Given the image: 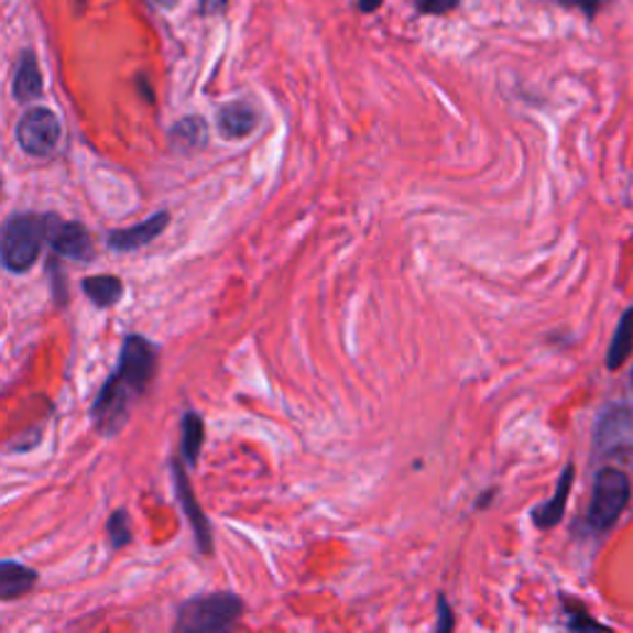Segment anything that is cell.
<instances>
[{
	"instance_id": "d6986e66",
	"label": "cell",
	"mask_w": 633,
	"mask_h": 633,
	"mask_svg": "<svg viewBox=\"0 0 633 633\" xmlns=\"http://www.w3.org/2000/svg\"><path fill=\"white\" fill-rule=\"evenodd\" d=\"M555 3L561 8H577L581 13H587V18H594L604 6V0H555Z\"/></svg>"
},
{
	"instance_id": "30bf717a",
	"label": "cell",
	"mask_w": 633,
	"mask_h": 633,
	"mask_svg": "<svg viewBox=\"0 0 633 633\" xmlns=\"http://www.w3.org/2000/svg\"><path fill=\"white\" fill-rule=\"evenodd\" d=\"M258 127V112L248 102H230L220 107L218 129L226 139H243Z\"/></svg>"
},
{
	"instance_id": "7c38bea8",
	"label": "cell",
	"mask_w": 633,
	"mask_h": 633,
	"mask_svg": "<svg viewBox=\"0 0 633 633\" xmlns=\"http://www.w3.org/2000/svg\"><path fill=\"white\" fill-rule=\"evenodd\" d=\"M571 480H575V468H567L565 473H561L559 480V488H557V495L552 498L545 505L535 510V522L537 527H555L557 522L565 515V508H567V500H569V490H571Z\"/></svg>"
},
{
	"instance_id": "ffe728a7",
	"label": "cell",
	"mask_w": 633,
	"mask_h": 633,
	"mask_svg": "<svg viewBox=\"0 0 633 633\" xmlns=\"http://www.w3.org/2000/svg\"><path fill=\"white\" fill-rule=\"evenodd\" d=\"M228 6V0H200V10H204V13H220V10H223Z\"/></svg>"
},
{
	"instance_id": "8992f818",
	"label": "cell",
	"mask_w": 633,
	"mask_h": 633,
	"mask_svg": "<svg viewBox=\"0 0 633 633\" xmlns=\"http://www.w3.org/2000/svg\"><path fill=\"white\" fill-rule=\"evenodd\" d=\"M47 243L53 253L69 260H92V238H89L87 228L83 223H69V220H59L57 216H50V230Z\"/></svg>"
},
{
	"instance_id": "cb8c5ba5",
	"label": "cell",
	"mask_w": 633,
	"mask_h": 633,
	"mask_svg": "<svg viewBox=\"0 0 633 633\" xmlns=\"http://www.w3.org/2000/svg\"><path fill=\"white\" fill-rule=\"evenodd\" d=\"M631 381H633V371H631Z\"/></svg>"
},
{
	"instance_id": "7402d4cb",
	"label": "cell",
	"mask_w": 633,
	"mask_h": 633,
	"mask_svg": "<svg viewBox=\"0 0 633 633\" xmlns=\"http://www.w3.org/2000/svg\"><path fill=\"white\" fill-rule=\"evenodd\" d=\"M440 619H444V621H440V626H438L440 631L454 626V621H450V611H448V604H446L444 599H440Z\"/></svg>"
},
{
	"instance_id": "ac0fdd59",
	"label": "cell",
	"mask_w": 633,
	"mask_h": 633,
	"mask_svg": "<svg viewBox=\"0 0 633 633\" xmlns=\"http://www.w3.org/2000/svg\"><path fill=\"white\" fill-rule=\"evenodd\" d=\"M414 6L424 15H446L460 6V0H414Z\"/></svg>"
},
{
	"instance_id": "3957f363",
	"label": "cell",
	"mask_w": 633,
	"mask_h": 633,
	"mask_svg": "<svg viewBox=\"0 0 633 633\" xmlns=\"http://www.w3.org/2000/svg\"><path fill=\"white\" fill-rule=\"evenodd\" d=\"M243 614V601L233 594H210L181 604L176 614V631L214 633L226 631Z\"/></svg>"
},
{
	"instance_id": "44dd1931",
	"label": "cell",
	"mask_w": 633,
	"mask_h": 633,
	"mask_svg": "<svg viewBox=\"0 0 633 633\" xmlns=\"http://www.w3.org/2000/svg\"><path fill=\"white\" fill-rule=\"evenodd\" d=\"M381 6H384V0H357V8L361 13H376Z\"/></svg>"
},
{
	"instance_id": "2e32d148",
	"label": "cell",
	"mask_w": 633,
	"mask_h": 633,
	"mask_svg": "<svg viewBox=\"0 0 633 633\" xmlns=\"http://www.w3.org/2000/svg\"><path fill=\"white\" fill-rule=\"evenodd\" d=\"M181 454H184L188 466H196L200 448H204V421H200L198 414H186L184 424H181Z\"/></svg>"
},
{
	"instance_id": "9a60e30c",
	"label": "cell",
	"mask_w": 633,
	"mask_h": 633,
	"mask_svg": "<svg viewBox=\"0 0 633 633\" xmlns=\"http://www.w3.org/2000/svg\"><path fill=\"white\" fill-rule=\"evenodd\" d=\"M631 351H633V309H629V313L621 317L614 331V339H611L607 357L609 369H619L631 357Z\"/></svg>"
},
{
	"instance_id": "5b68a950",
	"label": "cell",
	"mask_w": 633,
	"mask_h": 633,
	"mask_svg": "<svg viewBox=\"0 0 633 633\" xmlns=\"http://www.w3.org/2000/svg\"><path fill=\"white\" fill-rule=\"evenodd\" d=\"M59 119L50 112V109L35 107L30 112L23 114V119L18 122L15 139L20 149L30 156H50L59 144Z\"/></svg>"
},
{
	"instance_id": "e0dca14e",
	"label": "cell",
	"mask_w": 633,
	"mask_h": 633,
	"mask_svg": "<svg viewBox=\"0 0 633 633\" xmlns=\"http://www.w3.org/2000/svg\"><path fill=\"white\" fill-rule=\"evenodd\" d=\"M109 539H112V547H127L129 542H132V527H129V517L124 510H117L112 512V517H109Z\"/></svg>"
},
{
	"instance_id": "ba28073f",
	"label": "cell",
	"mask_w": 633,
	"mask_h": 633,
	"mask_svg": "<svg viewBox=\"0 0 633 633\" xmlns=\"http://www.w3.org/2000/svg\"><path fill=\"white\" fill-rule=\"evenodd\" d=\"M174 476H176V488H178L181 505H184L186 515H188V520H190V525H194L198 545H200V549L206 552V555H210V549H214V542H210V525H208V520H206V515H204V510H200V505H198L196 498H194V490H190V485H188L184 468L174 466Z\"/></svg>"
},
{
	"instance_id": "5bb4252c",
	"label": "cell",
	"mask_w": 633,
	"mask_h": 633,
	"mask_svg": "<svg viewBox=\"0 0 633 633\" xmlns=\"http://www.w3.org/2000/svg\"><path fill=\"white\" fill-rule=\"evenodd\" d=\"M208 129L200 117H186L171 129V144H174L178 152H196L206 144Z\"/></svg>"
},
{
	"instance_id": "8fae6325",
	"label": "cell",
	"mask_w": 633,
	"mask_h": 633,
	"mask_svg": "<svg viewBox=\"0 0 633 633\" xmlns=\"http://www.w3.org/2000/svg\"><path fill=\"white\" fill-rule=\"evenodd\" d=\"M13 95L18 102H33L40 95H43V75H40V65L35 55L23 53L15 69V79H13Z\"/></svg>"
},
{
	"instance_id": "277c9868",
	"label": "cell",
	"mask_w": 633,
	"mask_h": 633,
	"mask_svg": "<svg viewBox=\"0 0 633 633\" xmlns=\"http://www.w3.org/2000/svg\"><path fill=\"white\" fill-rule=\"evenodd\" d=\"M631 495L629 478L616 468L601 470L594 482V495L589 505V525L594 530H609L619 520Z\"/></svg>"
},
{
	"instance_id": "6da1fadb",
	"label": "cell",
	"mask_w": 633,
	"mask_h": 633,
	"mask_svg": "<svg viewBox=\"0 0 633 633\" xmlns=\"http://www.w3.org/2000/svg\"><path fill=\"white\" fill-rule=\"evenodd\" d=\"M156 349L152 341L132 335L124 339L119 367L107 384L99 391L92 406L95 428L105 436H114L122 430L129 418V406L137 396L144 394L149 381L156 374Z\"/></svg>"
},
{
	"instance_id": "4fadbf2b",
	"label": "cell",
	"mask_w": 633,
	"mask_h": 633,
	"mask_svg": "<svg viewBox=\"0 0 633 633\" xmlns=\"http://www.w3.org/2000/svg\"><path fill=\"white\" fill-rule=\"evenodd\" d=\"M83 290L97 307H112L122 299L124 283L114 275H92L85 280Z\"/></svg>"
},
{
	"instance_id": "9c48e42d",
	"label": "cell",
	"mask_w": 633,
	"mask_h": 633,
	"mask_svg": "<svg viewBox=\"0 0 633 633\" xmlns=\"http://www.w3.org/2000/svg\"><path fill=\"white\" fill-rule=\"evenodd\" d=\"M37 585V571L20 561L3 559L0 561V601H15L33 591Z\"/></svg>"
},
{
	"instance_id": "7a4b0ae2",
	"label": "cell",
	"mask_w": 633,
	"mask_h": 633,
	"mask_svg": "<svg viewBox=\"0 0 633 633\" xmlns=\"http://www.w3.org/2000/svg\"><path fill=\"white\" fill-rule=\"evenodd\" d=\"M50 230V216L15 214L0 228V263L10 273H25L40 258Z\"/></svg>"
},
{
	"instance_id": "603a6c76",
	"label": "cell",
	"mask_w": 633,
	"mask_h": 633,
	"mask_svg": "<svg viewBox=\"0 0 633 633\" xmlns=\"http://www.w3.org/2000/svg\"><path fill=\"white\" fill-rule=\"evenodd\" d=\"M83 3H85V0H79V6H83Z\"/></svg>"
},
{
	"instance_id": "52a82bcc",
	"label": "cell",
	"mask_w": 633,
	"mask_h": 633,
	"mask_svg": "<svg viewBox=\"0 0 633 633\" xmlns=\"http://www.w3.org/2000/svg\"><path fill=\"white\" fill-rule=\"evenodd\" d=\"M166 226H168V214H156L139 226L124 228V230H112V233H109V248L124 250V253L127 250H139L164 233Z\"/></svg>"
}]
</instances>
